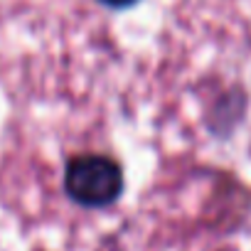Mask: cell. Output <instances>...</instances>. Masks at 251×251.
I'll return each mask as SVG.
<instances>
[{
    "instance_id": "6da1fadb",
    "label": "cell",
    "mask_w": 251,
    "mask_h": 251,
    "mask_svg": "<svg viewBox=\"0 0 251 251\" xmlns=\"http://www.w3.org/2000/svg\"><path fill=\"white\" fill-rule=\"evenodd\" d=\"M123 168L106 153H76L64 165V192L86 209L111 207L123 195Z\"/></svg>"
},
{
    "instance_id": "7a4b0ae2",
    "label": "cell",
    "mask_w": 251,
    "mask_h": 251,
    "mask_svg": "<svg viewBox=\"0 0 251 251\" xmlns=\"http://www.w3.org/2000/svg\"><path fill=\"white\" fill-rule=\"evenodd\" d=\"M96 3H101V5L108 8V10H128V8L138 5L141 0H96Z\"/></svg>"
}]
</instances>
